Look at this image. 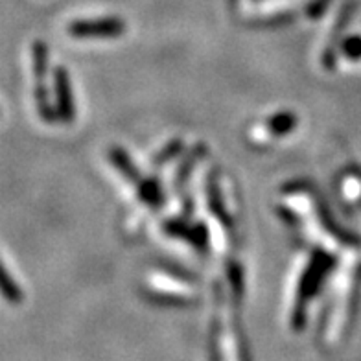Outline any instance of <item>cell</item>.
<instances>
[{"label": "cell", "mask_w": 361, "mask_h": 361, "mask_svg": "<svg viewBox=\"0 0 361 361\" xmlns=\"http://www.w3.org/2000/svg\"><path fill=\"white\" fill-rule=\"evenodd\" d=\"M204 153V147L203 146H197L195 149H192V153L188 155V157L185 159V162H183V166L177 170L176 173V180H173V185H176L177 190H180L183 186L186 185V180H188V176H190V171L194 170L195 162L200 161L201 157H203Z\"/></svg>", "instance_id": "52a82bcc"}, {"label": "cell", "mask_w": 361, "mask_h": 361, "mask_svg": "<svg viewBox=\"0 0 361 361\" xmlns=\"http://www.w3.org/2000/svg\"><path fill=\"white\" fill-rule=\"evenodd\" d=\"M54 90H56V113L57 118L71 124L76 118V107H74V98H72L71 80L65 67H57L54 71Z\"/></svg>", "instance_id": "277c9868"}, {"label": "cell", "mask_w": 361, "mask_h": 361, "mask_svg": "<svg viewBox=\"0 0 361 361\" xmlns=\"http://www.w3.org/2000/svg\"><path fill=\"white\" fill-rule=\"evenodd\" d=\"M343 56L350 59L352 63H356L361 59V37L360 35H354V37H348L343 41L341 44Z\"/></svg>", "instance_id": "9c48e42d"}, {"label": "cell", "mask_w": 361, "mask_h": 361, "mask_svg": "<svg viewBox=\"0 0 361 361\" xmlns=\"http://www.w3.org/2000/svg\"><path fill=\"white\" fill-rule=\"evenodd\" d=\"M180 147H183V140H180V138H173L171 142H168L166 146H164V149L153 159V170H159V168L164 166L168 161H171V159L176 157L177 153L180 152Z\"/></svg>", "instance_id": "ba28073f"}, {"label": "cell", "mask_w": 361, "mask_h": 361, "mask_svg": "<svg viewBox=\"0 0 361 361\" xmlns=\"http://www.w3.org/2000/svg\"><path fill=\"white\" fill-rule=\"evenodd\" d=\"M332 267L334 258L328 257L326 252L321 251V249H317V251L314 252L312 260L308 262L305 273L300 275L299 290H297V300H295L293 312H291V323H293V328H297V330L302 328L306 317V305L312 300L314 293L319 290V286H321V281L332 271Z\"/></svg>", "instance_id": "6da1fadb"}, {"label": "cell", "mask_w": 361, "mask_h": 361, "mask_svg": "<svg viewBox=\"0 0 361 361\" xmlns=\"http://www.w3.org/2000/svg\"><path fill=\"white\" fill-rule=\"evenodd\" d=\"M111 162H113V166L129 180V183H133L135 186L140 185L142 183V176H140V171L138 168L135 166L133 162L129 161L128 153L122 149V147H111Z\"/></svg>", "instance_id": "5b68a950"}, {"label": "cell", "mask_w": 361, "mask_h": 361, "mask_svg": "<svg viewBox=\"0 0 361 361\" xmlns=\"http://www.w3.org/2000/svg\"><path fill=\"white\" fill-rule=\"evenodd\" d=\"M32 61H34V76H35V104L37 113L43 122H54L52 105L48 102L47 90V71H48V48L47 44L37 41L32 47Z\"/></svg>", "instance_id": "7a4b0ae2"}, {"label": "cell", "mask_w": 361, "mask_h": 361, "mask_svg": "<svg viewBox=\"0 0 361 361\" xmlns=\"http://www.w3.org/2000/svg\"><path fill=\"white\" fill-rule=\"evenodd\" d=\"M2 290H4L6 299L11 300V302H20L23 300V291L13 281H11L8 269H4V276H2Z\"/></svg>", "instance_id": "30bf717a"}, {"label": "cell", "mask_w": 361, "mask_h": 361, "mask_svg": "<svg viewBox=\"0 0 361 361\" xmlns=\"http://www.w3.org/2000/svg\"><path fill=\"white\" fill-rule=\"evenodd\" d=\"M295 126H297V116L295 114L276 113L267 120V124L264 129L269 131L271 137H284V135L290 133L291 129H295Z\"/></svg>", "instance_id": "8992f818"}, {"label": "cell", "mask_w": 361, "mask_h": 361, "mask_svg": "<svg viewBox=\"0 0 361 361\" xmlns=\"http://www.w3.org/2000/svg\"><path fill=\"white\" fill-rule=\"evenodd\" d=\"M68 35L78 39H109L124 34L126 24L120 19L76 20L68 24Z\"/></svg>", "instance_id": "3957f363"}]
</instances>
